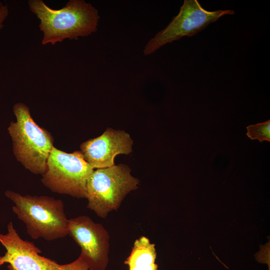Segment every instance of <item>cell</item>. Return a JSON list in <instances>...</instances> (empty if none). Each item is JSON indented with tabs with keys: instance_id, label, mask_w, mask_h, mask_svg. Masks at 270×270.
<instances>
[{
	"instance_id": "obj_12",
	"label": "cell",
	"mask_w": 270,
	"mask_h": 270,
	"mask_svg": "<svg viewBox=\"0 0 270 270\" xmlns=\"http://www.w3.org/2000/svg\"><path fill=\"white\" fill-rule=\"evenodd\" d=\"M8 10L7 6L0 1V29L4 26L3 22L8 16Z\"/></svg>"
},
{
	"instance_id": "obj_5",
	"label": "cell",
	"mask_w": 270,
	"mask_h": 270,
	"mask_svg": "<svg viewBox=\"0 0 270 270\" xmlns=\"http://www.w3.org/2000/svg\"><path fill=\"white\" fill-rule=\"evenodd\" d=\"M94 170L80 151L68 153L54 146L41 181L53 192L86 198L87 182Z\"/></svg>"
},
{
	"instance_id": "obj_6",
	"label": "cell",
	"mask_w": 270,
	"mask_h": 270,
	"mask_svg": "<svg viewBox=\"0 0 270 270\" xmlns=\"http://www.w3.org/2000/svg\"><path fill=\"white\" fill-rule=\"evenodd\" d=\"M7 228V234H0V243L6 250L0 256V266L8 263V270H89L81 254L70 263L59 264L40 256L41 250L32 242L22 238L12 222Z\"/></svg>"
},
{
	"instance_id": "obj_7",
	"label": "cell",
	"mask_w": 270,
	"mask_h": 270,
	"mask_svg": "<svg viewBox=\"0 0 270 270\" xmlns=\"http://www.w3.org/2000/svg\"><path fill=\"white\" fill-rule=\"evenodd\" d=\"M234 14L230 10L209 11L204 8L197 0H184L177 16L148 42L143 52L145 56L150 55L166 44L184 36L196 34L224 15Z\"/></svg>"
},
{
	"instance_id": "obj_8",
	"label": "cell",
	"mask_w": 270,
	"mask_h": 270,
	"mask_svg": "<svg viewBox=\"0 0 270 270\" xmlns=\"http://www.w3.org/2000/svg\"><path fill=\"white\" fill-rule=\"evenodd\" d=\"M68 235L80 248L89 270H105L108 262L110 236L104 227L86 216L68 220Z\"/></svg>"
},
{
	"instance_id": "obj_1",
	"label": "cell",
	"mask_w": 270,
	"mask_h": 270,
	"mask_svg": "<svg viewBox=\"0 0 270 270\" xmlns=\"http://www.w3.org/2000/svg\"><path fill=\"white\" fill-rule=\"evenodd\" d=\"M28 4L40 20L42 44H54L66 38L78 40L97 30L100 18L98 10L84 0H70L59 10L50 8L41 0H29Z\"/></svg>"
},
{
	"instance_id": "obj_11",
	"label": "cell",
	"mask_w": 270,
	"mask_h": 270,
	"mask_svg": "<svg viewBox=\"0 0 270 270\" xmlns=\"http://www.w3.org/2000/svg\"><path fill=\"white\" fill-rule=\"evenodd\" d=\"M247 136L252 140H258L260 142H270V120L246 127Z\"/></svg>"
},
{
	"instance_id": "obj_4",
	"label": "cell",
	"mask_w": 270,
	"mask_h": 270,
	"mask_svg": "<svg viewBox=\"0 0 270 270\" xmlns=\"http://www.w3.org/2000/svg\"><path fill=\"white\" fill-rule=\"evenodd\" d=\"M130 172L124 164L94 170L86 184L87 208L102 218L116 210L126 196L138 188L140 180Z\"/></svg>"
},
{
	"instance_id": "obj_3",
	"label": "cell",
	"mask_w": 270,
	"mask_h": 270,
	"mask_svg": "<svg viewBox=\"0 0 270 270\" xmlns=\"http://www.w3.org/2000/svg\"><path fill=\"white\" fill-rule=\"evenodd\" d=\"M13 111L16 120L8 128L12 140L13 152L26 168L43 175L53 146L50 134L40 127L32 118L29 108L22 102L16 104Z\"/></svg>"
},
{
	"instance_id": "obj_10",
	"label": "cell",
	"mask_w": 270,
	"mask_h": 270,
	"mask_svg": "<svg viewBox=\"0 0 270 270\" xmlns=\"http://www.w3.org/2000/svg\"><path fill=\"white\" fill-rule=\"evenodd\" d=\"M156 258L155 244L142 236L134 241L124 264L128 266V270H158Z\"/></svg>"
},
{
	"instance_id": "obj_2",
	"label": "cell",
	"mask_w": 270,
	"mask_h": 270,
	"mask_svg": "<svg viewBox=\"0 0 270 270\" xmlns=\"http://www.w3.org/2000/svg\"><path fill=\"white\" fill-rule=\"evenodd\" d=\"M5 194L14 203V212L32 239L52 241L68 235L69 219L62 200L46 196L22 195L12 190L6 191Z\"/></svg>"
},
{
	"instance_id": "obj_9",
	"label": "cell",
	"mask_w": 270,
	"mask_h": 270,
	"mask_svg": "<svg viewBox=\"0 0 270 270\" xmlns=\"http://www.w3.org/2000/svg\"><path fill=\"white\" fill-rule=\"evenodd\" d=\"M132 144L130 134L124 130L108 128L101 136L82 143L80 151L93 169L102 168L115 165L117 155L130 153Z\"/></svg>"
}]
</instances>
